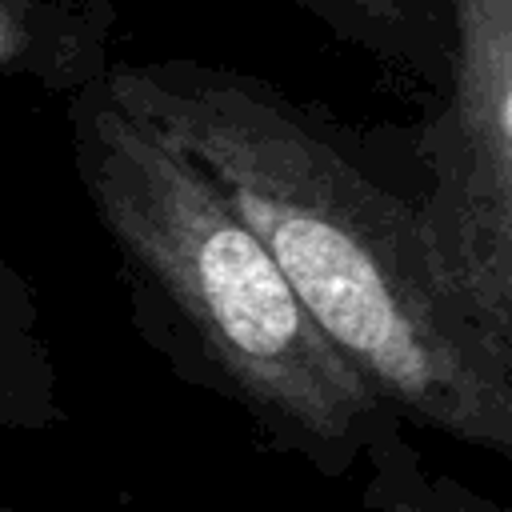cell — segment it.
Wrapping results in <instances>:
<instances>
[{"mask_svg": "<svg viewBox=\"0 0 512 512\" xmlns=\"http://www.w3.org/2000/svg\"><path fill=\"white\" fill-rule=\"evenodd\" d=\"M0 512H44V508H16V504H0Z\"/></svg>", "mask_w": 512, "mask_h": 512, "instance_id": "ba28073f", "label": "cell"}, {"mask_svg": "<svg viewBox=\"0 0 512 512\" xmlns=\"http://www.w3.org/2000/svg\"><path fill=\"white\" fill-rule=\"evenodd\" d=\"M108 0H0V92L72 96L108 60Z\"/></svg>", "mask_w": 512, "mask_h": 512, "instance_id": "277c9868", "label": "cell"}, {"mask_svg": "<svg viewBox=\"0 0 512 512\" xmlns=\"http://www.w3.org/2000/svg\"><path fill=\"white\" fill-rule=\"evenodd\" d=\"M64 124L144 344L188 388L228 404L264 452L344 480L368 436L400 416L312 324L240 208L124 108L104 72L64 96Z\"/></svg>", "mask_w": 512, "mask_h": 512, "instance_id": "7a4b0ae2", "label": "cell"}, {"mask_svg": "<svg viewBox=\"0 0 512 512\" xmlns=\"http://www.w3.org/2000/svg\"><path fill=\"white\" fill-rule=\"evenodd\" d=\"M340 44L372 56L384 72L440 92L448 64L444 0H292Z\"/></svg>", "mask_w": 512, "mask_h": 512, "instance_id": "5b68a950", "label": "cell"}, {"mask_svg": "<svg viewBox=\"0 0 512 512\" xmlns=\"http://www.w3.org/2000/svg\"><path fill=\"white\" fill-rule=\"evenodd\" d=\"M360 464L368 468L360 488L364 512H508L500 500L480 496L456 476L432 472L404 420L376 428L360 452Z\"/></svg>", "mask_w": 512, "mask_h": 512, "instance_id": "52a82bcc", "label": "cell"}, {"mask_svg": "<svg viewBox=\"0 0 512 512\" xmlns=\"http://www.w3.org/2000/svg\"><path fill=\"white\" fill-rule=\"evenodd\" d=\"M104 84L224 188L312 324L404 424L512 456V352L444 288L420 180L404 184L328 108L228 64H108Z\"/></svg>", "mask_w": 512, "mask_h": 512, "instance_id": "6da1fadb", "label": "cell"}, {"mask_svg": "<svg viewBox=\"0 0 512 512\" xmlns=\"http://www.w3.org/2000/svg\"><path fill=\"white\" fill-rule=\"evenodd\" d=\"M64 420L68 404L40 296L0 252V432H48Z\"/></svg>", "mask_w": 512, "mask_h": 512, "instance_id": "8992f818", "label": "cell"}, {"mask_svg": "<svg viewBox=\"0 0 512 512\" xmlns=\"http://www.w3.org/2000/svg\"><path fill=\"white\" fill-rule=\"evenodd\" d=\"M448 64L412 136L436 272L460 312L512 348V0H444Z\"/></svg>", "mask_w": 512, "mask_h": 512, "instance_id": "3957f363", "label": "cell"}]
</instances>
